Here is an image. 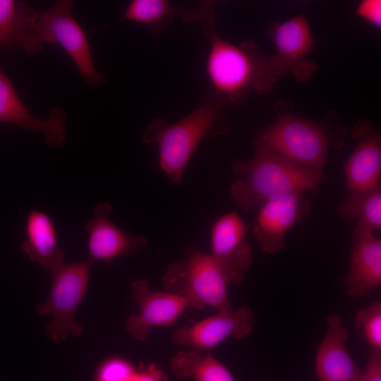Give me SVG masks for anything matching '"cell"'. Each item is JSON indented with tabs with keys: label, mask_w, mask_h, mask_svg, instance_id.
<instances>
[{
	"label": "cell",
	"mask_w": 381,
	"mask_h": 381,
	"mask_svg": "<svg viewBox=\"0 0 381 381\" xmlns=\"http://www.w3.org/2000/svg\"><path fill=\"white\" fill-rule=\"evenodd\" d=\"M212 1H202L190 8L187 23L198 22L210 42L205 73L210 90L229 107L240 105L250 92L268 94L278 78L273 74L269 56L263 54L251 40L234 44L216 30Z\"/></svg>",
	"instance_id": "1"
},
{
	"label": "cell",
	"mask_w": 381,
	"mask_h": 381,
	"mask_svg": "<svg viewBox=\"0 0 381 381\" xmlns=\"http://www.w3.org/2000/svg\"><path fill=\"white\" fill-rule=\"evenodd\" d=\"M228 108L224 100L209 90L196 108L179 120L169 123L156 119L146 127L142 140L157 145L159 165L174 184L181 183L187 164L204 138L231 131V123L225 115Z\"/></svg>",
	"instance_id": "2"
},
{
	"label": "cell",
	"mask_w": 381,
	"mask_h": 381,
	"mask_svg": "<svg viewBox=\"0 0 381 381\" xmlns=\"http://www.w3.org/2000/svg\"><path fill=\"white\" fill-rule=\"evenodd\" d=\"M255 153L248 160H236L233 173L239 176L229 188V196L248 212L266 202L295 193L315 191L325 178L323 171L298 166L253 143Z\"/></svg>",
	"instance_id": "3"
},
{
	"label": "cell",
	"mask_w": 381,
	"mask_h": 381,
	"mask_svg": "<svg viewBox=\"0 0 381 381\" xmlns=\"http://www.w3.org/2000/svg\"><path fill=\"white\" fill-rule=\"evenodd\" d=\"M253 143L298 166L322 171L330 138L320 123L282 111L273 123L255 133Z\"/></svg>",
	"instance_id": "4"
},
{
	"label": "cell",
	"mask_w": 381,
	"mask_h": 381,
	"mask_svg": "<svg viewBox=\"0 0 381 381\" xmlns=\"http://www.w3.org/2000/svg\"><path fill=\"white\" fill-rule=\"evenodd\" d=\"M164 291L186 298L190 308L231 309L226 278L210 254L191 246L183 258L171 264L163 279Z\"/></svg>",
	"instance_id": "5"
},
{
	"label": "cell",
	"mask_w": 381,
	"mask_h": 381,
	"mask_svg": "<svg viewBox=\"0 0 381 381\" xmlns=\"http://www.w3.org/2000/svg\"><path fill=\"white\" fill-rule=\"evenodd\" d=\"M90 260L62 264L52 270V282L47 300L36 305L40 315L51 314L53 320L46 327V332L56 343H60L71 334L78 336L83 326L75 320V314L87 289Z\"/></svg>",
	"instance_id": "6"
},
{
	"label": "cell",
	"mask_w": 381,
	"mask_h": 381,
	"mask_svg": "<svg viewBox=\"0 0 381 381\" xmlns=\"http://www.w3.org/2000/svg\"><path fill=\"white\" fill-rule=\"evenodd\" d=\"M73 6L72 0L56 1L49 9L39 14L37 33L43 43H59L87 83L102 84L106 78L95 68L87 34L73 16Z\"/></svg>",
	"instance_id": "7"
},
{
	"label": "cell",
	"mask_w": 381,
	"mask_h": 381,
	"mask_svg": "<svg viewBox=\"0 0 381 381\" xmlns=\"http://www.w3.org/2000/svg\"><path fill=\"white\" fill-rule=\"evenodd\" d=\"M269 35L275 53L269 56L273 74L279 79L291 73L299 82H307L317 70L316 63L310 59L315 48L309 24L303 13L282 23H275Z\"/></svg>",
	"instance_id": "8"
},
{
	"label": "cell",
	"mask_w": 381,
	"mask_h": 381,
	"mask_svg": "<svg viewBox=\"0 0 381 381\" xmlns=\"http://www.w3.org/2000/svg\"><path fill=\"white\" fill-rule=\"evenodd\" d=\"M248 230V224L236 212L219 217L211 229L210 255L229 286L243 282L253 263V249L245 240Z\"/></svg>",
	"instance_id": "9"
},
{
	"label": "cell",
	"mask_w": 381,
	"mask_h": 381,
	"mask_svg": "<svg viewBox=\"0 0 381 381\" xmlns=\"http://www.w3.org/2000/svg\"><path fill=\"white\" fill-rule=\"evenodd\" d=\"M310 207V201L303 192L264 204L258 210L252 228V234L260 249L270 254L283 250L289 230L308 213Z\"/></svg>",
	"instance_id": "10"
},
{
	"label": "cell",
	"mask_w": 381,
	"mask_h": 381,
	"mask_svg": "<svg viewBox=\"0 0 381 381\" xmlns=\"http://www.w3.org/2000/svg\"><path fill=\"white\" fill-rule=\"evenodd\" d=\"M255 313L253 309L242 305L218 313L195 325L177 329L172 334L173 342L195 350H210L231 337L241 339L253 329Z\"/></svg>",
	"instance_id": "11"
},
{
	"label": "cell",
	"mask_w": 381,
	"mask_h": 381,
	"mask_svg": "<svg viewBox=\"0 0 381 381\" xmlns=\"http://www.w3.org/2000/svg\"><path fill=\"white\" fill-rule=\"evenodd\" d=\"M131 287L132 298L138 303L140 311L128 317L126 329L139 341L146 339L154 327L174 325L182 312L190 308L183 296L165 291H150L146 280L133 282Z\"/></svg>",
	"instance_id": "12"
},
{
	"label": "cell",
	"mask_w": 381,
	"mask_h": 381,
	"mask_svg": "<svg viewBox=\"0 0 381 381\" xmlns=\"http://www.w3.org/2000/svg\"><path fill=\"white\" fill-rule=\"evenodd\" d=\"M111 206L107 202H99L93 210L92 217L84 229L88 234L89 260L109 262L115 258L130 255L144 248L148 240L125 231L110 219Z\"/></svg>",
	"instance_id": "13"
},
{
	"label": "cell",
	"mask_w": 381,
	"mask_h": 381,
	"mask_svg": "<svg viewBox=\"0 0 381 381\" xmlns=\"http://www.w3.org/2000/svg\"><path fill=\"white\" fill-rule=\"evenodd\" d=\"M352 136L358 143L344 164L346 188L349 193H367L380 187V133L362 119L353 128Z\"/></svg>",
	"instance_id": "14"
},
{
	"label": "cell",
	"mask_w": 381,
	"mask_h": 381,
	"mask_svg": "<svg viewBox=\"0 0 381 381\" xmlns=\"http://www.w3.org/2000/svg\"><path fill=\"white\" fill-rule=\"evenodd\" d=\"M66 112L59 107L52 108L46 119L33 115L23 102L4 68L0 66V122L39 131L44 134L48 145L57 146L66 140Z\"/></svg>",
	"instance_id": "15"
},
{
	"label": "cell",
	"mask_w": 381,
	"mask_h": 381,
	"mask_svg": "<svg viewBox=\"0 0 381 381\" xmlns=\"http://www.w3.org/2000/svg\"><path fill=\"white\" fill-rule=\"evenodd\" d=\"M348 337L349 332L341 317L329 315L326 332L315 356V374L320 381H361L363 371L347 350Z\"/></svg>",
	"instance_id": "16"
},
{
	"label": "cell",
	"mask_w": 381,
	"mask_h": 381,
	"mask_svg": "<svg viewBox=\"0 0 381 381\" xmlns=\"http://www.w3.org/2000/svg\"><path fill=\"white\" fill-rule=\"evenodd\" d=\"M38 13L25 1L0 0V49L32 54L43 49L36 31Z\"/></svg>",
	"instance_id": "17"
},
{
	"label": "cell",
	"mask_w": 381,
	"mask_h": 381,
	"mask_svg": "<svg viewBox=\"0 0 381 381\" xmlns=\"http://www.w3.org/2000/svg\"><path fill=\"white\" fill-rule=\"evenodd\" d=\"M349 268L342 281L353 299L368 296L381 285V240L375 235L352 242Z\"/></svg>",
	"instance_id": "18"
},
{
	"label": "cell",
	"mask_w": 381,
	"mask_h": 381,
	"mask_svg": "<svg viewBox=\"0 0 381 381\" xmlns=\"http://www.w3.org/2000/svg\"><path fill=\"white\" fill-rule=\"evenodd\" d=\"M25 234L21 250L33 262L51 272L64 263V254L58 245L56 227L48 214L37 210L29 212Z\"/></svg>",
	"instance_id": "19"
},
{
	"label": "cell",
	"mask_w": 381,
	"mask_h": 381,
	"mask_svg": "<svg viewBox=\"0 0 381 381\" xmlns=\"http://www.w3.org/2000/svg\"><path fill=\"white\" fill-rule=\"evenodd\" d=\"M338 213L346 221L356 219L352 242L374 235L381 229L380 186L367 193H349L338 207Z\"/></svg>",
	"instance_id": "20"
},
{
	"label": "cell",
	"mask_w": 381,
	"mask_h": 381,
	"mask_svg": "<svg viewBox=\"0 0 381 381\" xmlns=\"http://www.w3.org/2000/svg\"><path fill=\"white\" fill-rule=\"evenodd\" d=\"M173 374L179 378L195 381H235L229 370L210 354L198 350L179 351L171 359Z\"/></svg>",
	"instance_id": "21"
},
{
	"label": "cell",
	"mask_w": 381,
	"mask_h": 381,
	"mask_svg": "<svg viewBox=\"0 0 381 381\" xmlns=\"http://www.w3.org/2000/svg\"><path fill=\"white\" fill-rule=\"evenodd\" d=\"M186 9L168 0H133L122 19L144 25L152 35H157L176 17L182 18Z\"/></svg>",
	"instance_id": "22"
},
{
	"label": "cell",
	"mask_w": 381,
	"mask_h": 381,
	"mask_svg": "<svg viewBox=\"0 0 381 381\" xmlns=\"http://www.w3.org/2000/svg\"><path fill=\"white\" fill-rule=\"evenodd\" d=\"M355 322L361 327L370 349L381 350V303L375 301L360 310Z\"/></svg>",
	"instance_id": "23"
},
{
	"label": "cell",
	"mask_w": 381,
	"mask_h": 381,
	"mask_svg": "<svg viewBox=\"0 0 381 381\" xmlns=\"http://www.w3.org/2000/svg\"><path fill=\"white\" fill-rule=\"evenodd\" d=\"M135 372L125 361L114 358L106 361L99 368L98 381H129Z\"/></svg>",
	"instance_id": "24"
},
{
	"label": "cell",
	"mask_w": 381,
	"mask_h": 381,
	"mask_svg": "<svg viewBox=\"0 0 381 381\" xmlns=\"http://www.w3.org/2000/svg\"><path fill=\"white\" fill-rule=\"evenodd\" d=\"M356 14L378 29L381 25V1L380 0L361 1L356 9Z\"/></svg>",
	"instance_id": "25"
},
{
	"label": "cell",
	"mask_w": 381,
	"mask_h": 381,
	"mask_svg": "<svg viewBox=\"0 0 381 381\" xmlns=\"http://www.w3.org/2000/svg\"><path fill=\"white\" fill-rule=\"evenodd\" d=\"M361 381H381V350L370 349Z\"/></svg>",
	"instance_id": "26"
},
{
	"label": "cell",
	"mask_w": 381,
	"mask_h": 381,
	"mask_svg": "<svg viewBox=\"0 0 381 381\" xmlns=\"http://www.w3.org/2000/svg\"><path fill=\"white\" fill-rule=\"evenodd\" d=\"M129 381H167V377L162 371L150 365L145 372L135 373Z\"/></svg>",
	"instance_id": "27"
}]
</instances>
